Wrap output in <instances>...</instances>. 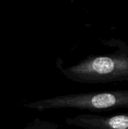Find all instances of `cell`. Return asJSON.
Segmentation results:
<instances>
[{"instance_id":"6da1fadb","label":"cell","mask_w":128,"mask_h":129,"mask_svg":"<svg viewBox=\"0 0 128 129\" xmlns=\"http://www.w3.org/2000/svg\"><path fill=\"white\" fill-rule=\"evenodd\" d=\"M61 73L80 83L100 84L128 81V45L103 55H91L78 63L61 67Z\"/></svg>"},{"instance_id":"7a4b0ae2","label":"cell","mask_w":128,"mask_h":129,"mask_svg":"<svg viewBox=\"0 0 128 129\" xmlns=\"http://www.w3.org/2000/svg\"><path fill=\"white\" fill-rule=\"evenodd\" d=\"M45 105L51 109H77L94 112L128 109V90L61 95L47 101Z\"/></svg>"},{"instance_id":"3957f363","label":"cell","mask_w":128,"mask_h":129,"mask_svg":"<svg viewBox=\"0 0 128 129\" xmlns=\"http://www.w3.org/2000/svg\"><path fill=\"white\" fill-rule=\"evenodd\" d=\"M66 122L69 125L84 129H128V116H106L87 113L67 118Z\"/></svg>"}]
</instances>
